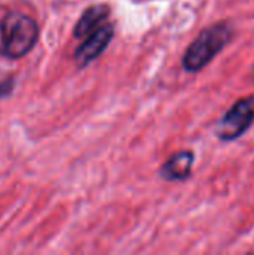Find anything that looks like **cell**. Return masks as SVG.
Returning a JSON list of instances; mask_svg holds the SVG:
<instances>
[{"label":"cell","instance_id":"obj_1","mask_svg":"<svg viewBox=\"0 0 254 255\" xmlns=\"http://www.w3.org/2000/svg\"><path fill=\"white\" fill-rule=\"evenodd\" d=\"M235 30L228 21H219L205 27L187 46L181 66L187 73L204 70L234 39Z\"/></svg>","mask_w":254,"mask_h":255},{"label":"cell","instance_id":"obj_4","mask_svg":"<svg viewBox=\"0 0 254 255\" xmlns=\"http://www.w3.org/2000/svg\"><path fill=\"white\" fill-rule=\"evenodd\" d=\"M114 34H115L114 24L106 21L97 30L90 33L88 36H85V40L76 48V51L73 54L75 64L79 69H82V67H87L96 58H99L103 54V51L109 46Z\"/></svg>","mask_w":254,"mask_h":255},{"label":"cell","instance_id":"obj_6","mask_svg":"<svg viewBox=\"0 0 254 255\" xmlns=\"http://www.w3.org/2000/svg\"><path fill=\"white\" fill-rule=\"evenodd\" d=\"M111 13V7L106 3L91 4L88 6L79 16L78 22L73 28V36L76 39H82L97 30L100 25H103L108 21V16Z\"/></svg>","mask_w":254,"mask_h":255},{"label":"cell","instance_id":"obj_2","mask_svg":"<svg viewBox=\"0 0 254 255\" xmlns=\"http://www.w3.org/2000/svg\"><path fill=\"white\" fill-rule=\"evenodd\" d=\"M39 24L22 12H9L0 19V55L18 60L37 43Z\"/></svg>","mask_w":254,"mask_h":255},{"label":"cell","instance_id":"obj_5","mask_svg":"<svg viewBox=\"0 0 254 255\" xmlns=\"http://www.w3.org/2000/svg\"><path fill=\"white\" fill-rule=\"evenodd\" d=\"M195 164V152L183 149L174 152L159 169V176L166 182H184L192 176Z\"/></svg>","mask_w":254,"mask_h":255},{"label":"cell","instance_id":"obj_3","mask_svg":"<svg viewBox=\"0 0 254 255\" xmlns=\"http://www.w3.org/2000/svg\"><path fill=\"white\" fill-rule=\"evenodd\" d=\"M254 123V94L235 100L214 126V136L220 142H234L246 134Z\"/></svg>","mask_w":254,"mask_h":255},{"label":"cell","instance_id":"obj_7","mask_svg":"<svg viewBox=\"0 0 254 255\" xmlns=\"http://www.w3.org/2000/svg\"><path fill=\"white\" fill-rule=\"evenodd\" d=\"M15 78L13 76H7L6 79H3L1 82H0V99H6V97H9L12 93H13V90H15Z\"/></svg>","mask_w":254,"mask_h":255}]
</instances>
